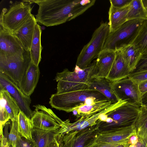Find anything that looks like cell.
<instances>
[{"mask_svg":"<svg viewBox=\"0 0 147 147\" xmlns=\"http://www.w3.org/2000/svg\"><path fill=\"white\" fill-rule=\"evenodd\" d=\"M37 23L32 14L20 28L13 34L20 41L25 51L30 52L35 26Z\"/></svg>","mask_w":147,"mask_h":147,"instance_id":"17","label":"cell"},{"mask_svg":"<svg viewBox=\"0 0 147 147\" xmlns=\"http://www.w3.org/2000/svg\"></svg>","mask_w":147,"mask_h":147,"instance_id":"45","label":"cell"},{"mask_svg":"<svg viewBox=\"0 0 147 147\" xmlns=\"http://www.w3.org/2000/svg\"><path fill=\"white\" fill-rule=\"evenodd\" d=\"M11 121V124L8 138V142L10 146H11L12 147H16L19 136L17 119Z\"/></svg>","mask_w":147,"mask_h":147,"instance_id":"31","label":"cell"},{"mask_svg":"<svg viewBox=\"0 0 147 147\" xmlns=\"http://www.w3.org/2000/svg\"><path fill=\"white\" fill-rule=\"evenodd\" d=\"M132 0H110L111 5L117 8H121L129 5Z\"/></svg>","mask_w":147,"mask_h":147,"instance_id":"34","label":"cell"},{"mask_svg":"<svg viewBox=\"0 0 147 147\" xmlns=\"http://www.w3.org/2000/svg\"><path fill=\"white\" fill-rule=\"evenodd\" d=\"M113 104L109 100L98 101L91 105H83L76 108L72 112L73 114L78 119L83 116L96 113L108 107Z\"/></svg>","mask_w":147,"mask_h":147,"instance_id":"25","label":"cell"},{"mask_svg":"<svg viewBox=\"0 0 147 147\" xmlns=\"http://www.w3.org/2000/svg\"><path fill=\"white\" fill-rule=\"evenodd\" d=\"M105 100H109L99 91L87 89L53 94L49 103L52 108L69 113L79 107Z\"/></svg>","mask_w":147,"mask_h":147,"instance_id":"3","label":"cell"},{"mask_svg":"<svg viewBox=\"0 0 147 147\" xmlns=\"http://www.w3.org/2000/svg\"><path fill=\"white\" fill-rule=\"evenodd\" d=\"M138 85L139 89L142 96L147 92V80L138 83Z\"/></svg>","mask_w":147,"mask_h":147,"instance_id":"37","label":"cell"},{"mask_svg":"<svg viewBox=\"0 0 147 147\" xmlns=\"http://www.w3.org/2000/svg\"></svg>","mask_w":147,"mask_h":147,"instance_id":"46","label":"cell"},{"mask_svg":"<svg viewBox=\"0 0 147 147\" xmlns=\"http://www.w3.org/2000/svg\"><path fill=\"white\" fill-rule=\"evenodd\" d=\"M111 86L119 100L140 107L141 105V95L138 84L127 77L111 82Z\"/></svg>","mask_w":147,"mask_h":147,"instance_id":"9","label":"cell"},{"mask_svg":"<svg viewBox=\"0 0 147 147\" xmlns=\"http://www.w3.org/2000/svg\"><path fill=\"white\" fill-rule=\"evenodd\" d=\"M144 6L147 10V0H142Z\"/></svg>","mask_w":147,"mask_h":147,"instance_id":"42","label":"cell"},{"mask_svg":"<svg viewBox=\"0 0 147 147\" xmlns=\"http://www.w3.org/2000/svg\"><path fill=\"white\" fill-rule=\"evenodd\" d=\"M131 45L141 53L147 51V20L144 21Z\"/></svg>","mask_w":147,"mask_h":147,"instance_id":"30","label":"cell"},{"mask_svg":"<svg viewBox=\"0 0 147 147\" xmlns=\"http://www.w3.org/2000/svg\"><path fill=\"white\" fill-rule=\"evenodd\" d=\"M31 3L16 1L10 6L8 10L3 9L0 17V23L12 33L18 30L32 15Z\"/></svg>","mask_w":147,"mask_h":147,"instance_id":"7","label":"cell"},{"mask_svg":"<svg viewBox=\"0 0 147 147\" xmlns=\"http://www.w3.org/2000/svg\"><path fill=\"white\" fill-rule=\"evenodd\" d=\"M141 105L147 107V92L141 96Z\"/></svg>","mask_w":147,"mask_h":147,"instance_id":"40","label":"cell"},{"mask_svg":"<svg viewBox=\"0 0 147 147\" xmlns=\"http://www.w3.org/2000/svg\"><path fill=\"white\" fill-rule=\"evenodd\" d=\"M131 73L134 68L141 53L132 45L124 47L119 50Z\"/></svg>","mask_w":147,"mask_h":147,"instance_id":"28","label":"cell"},{"mask_svg":"<svg viewBox=\"0 0 147 147\" xmlns=\"http://www.w3.org/2000/svg\"><path fill=\"white\" fill-rule=\"evenodd\" d=\"M31 61L30 52L26 51L18 56L0 57V72L18 86Z\"/></svg>","mask_w":147,"mask_h":147,"instance_id":"8","label":"cell"},{"mask_svg":"<svg viewBox=\"0 0 147 147\" xmlns=\"http://www.w3.org/2000/svg\"><path fill=\"white\" fill-rule=\"evenodd\" d=\"M97 72L96 60L88 67L81 69L76 65L73 71L65 68L57 73L55 80L57 82V94L88 89Z\"/></svg>","mask_w":147,"mask_h":147,"instance_id":"2","label":"cell"},{"mask_svg":"<svg viewBox=\"0 0 147 147\" xmlns=\"http://www.w3.org/2000/svg\"><path fill=\"white\" fill-rule=\"evenodd\" d=\"M25 51L16 37L0 23V57L18 56L23 54Z\"/></svg>","mask_w":147,"mask_h":147,"instance_id":"15","label":"cell"},{"mask_svg":"<svg viewBox=\"0 0 147 147\" xmlns=\"http://www.w3.org/2000/svg\"><path fill=\"white\" fill-rule=\"evenodd\" d=\"M115 57V51L103 49L96 60L97 72L93 78H106L112 67Z\"/></svg>","mask_w":147,"mask_h":147,"instance_id":"18","label":"cell"},{"mask_svg":"<svg viewBox=\"0 0 147 147\" xmlns=\"http://www.w3.org/2000/svg\"><path fill=\"white\" fill-rule=\"evenodd\" d=\"M40 74L39 67L34 65L31 61L19 88L24 94L30 96L37 86Z\"/></svg>","mask_w":147,"mask_h":147,"instance_id":"19","label":"cell"},{"mask_svg":"<svg viewBox=\"0 0 147 147\" xmlns=\"http://www.w3.org/2000/svg\"><path fill=\"white\" fill-rule=\"evenodd\" d=\"M134 126L137 135L147 146V107H140Z\"/></svg>","mask_w":147,"mask_h":147,"instance_id":"26","label":"cell"},{"mask_svg":"<svg viewBox=\"0 0 147 147\" xmlns=\"http://www.w3.org/2000/svg\"><path fill=\"white\" fill-rule=\"evenodd\" d=\"M137 147H147L144 142L139 138V140L138 143L136 144Z\"/></svg>","mask_w":147,"mask_h":147,"instance_id":"41","label":"cell"},{"mask_svg":"<svg viewBox=\"0 0 147 147\" xmlns=\"http://www.w3.org/2000/svg\"><path fill=\"white\" fill-rule=\"evenodd\" d=\"M110 33L108 23H101L95 30L90 40L81 51L77 57L76 65L81 69L85 68L90 65L103 49L106 40Z\"/></svg>","mask_w":147,"mask_h":147,"instance_id":"5","label":"cell"},{"mask_svg":"<svg viewBox=\"0 0 147 147\" xmlns=\"http://www.w3.org/2000/svg\"><path fill=\"white\" fill-rule=\"evenodd\" d=\"M0 88L7 90L16 100L20 110L31 119L33 111L30 107V96L24 94L18 86L7 76L0 72Z\"/></svg>","mask_w":147,"mask_h":147,"instance_id":"13","label":"cell"},{"mask_svg":"<svg viewBox=\"0 0 147 147\" xmlns=\"http://www.w3.org/2000/svg\"><path fill=\"white\" fill-rule=\"evenodd\" d=\"M128 77L135 83L138 84L147 80V70L131 74Z\"/></svg>","mask_w":147,"mask_h":147,"instance_id":"33","label":"cell"},{"mask_svg":"<svg viewBox=\"0 0 147 147\" xmlns=\"http://www.w3.org/2000/svg\"><path fill=\"white\" fill-rule=\"evenodd\" d=\"M140 108L126 102L107 113L101 114L97 121L99 131L134 125Z\"/></svg>","mask_w":147,"mask_h":147,"instance_id":"4","label":"cell"},{"mask_svg":"<svg viewBox=\"0 0 147 147\" xmlns=\"http://www.w3.org/2000/svg\"><path fill=\"white\" fill-rule=\"evenodd\" d=\"M129 145L128 144H124L120 145L115 147H127Z\"/></svg>","mask_w":147,"mask_h":147,"instance_id":"43","label":"cell"},{"mask_svg":"<svg viewBox=\"0 0 147 147\" xmlns=\"http://www.w3.org/2000/svg\"><path fill=\"white\" fill-rule=\"evenodd\" d=\"M0 147H10L8 140V138L3 134L0 136Z\"/></svg>","mask_w":147,"mask_h":147,"instance_id":"39","label":"cell"},{"mask_svg":"<svg viewBox=\"0 0 147 147\" xmlns=\"http://www.w3.org/2000/svg\"><path fill=\"white\" fill-rule=\"evenodd\" d=\"M123 104L119 101L102 111L92 115L81 117L76 121L70 123L69 119L63 121L60 128L57 130V134L63 136L70 131L80 130L96 125L100 116L102 114L108 113Z\"/></svg>","mask_w":147,"mask_h":147,"instance_id":"12","label":"cell"},{"mask_svg":"<svg viewBox=\"0 0 147 147\" xmlns=\"http://www.w3.org/2000/svg\"><path fill=\"white\" fill-rule=\"evenodd\" d=\"M139 137L137 134H134L131 136L129 138L127 143L129 145L131 144H135L138 142Z\"/></svg>","mask_w":147,"mask_h":147,"instance_id":"38","label":"cell"},{"mask_svg":"<svg viewBox=\"0 0 147 147\" xmlns=\"http://www.w3.org/2000/svg\"><path fill=\"white\" fill-rule=\"evenodd\" d=\"M20 110L18 103L9 93L0 88V135L3 134V128L6 123L10 120L17 119Z\"/></svg>","mask_w":147,"mask_h":147,"instance_id":"14","label":"cell"},{"mask_svg":"<svg viewBox=\"0 0 147 147\" xmlns=\"http://www.w3.org/2000/svg\"><path fill=\"white\" fill-rule=\"evenodd\" d=\"M38 5L35 18L47 27L57 26L72 20L92 6L89 0H23Z\"/></svg>","mask_w":147,"mask_h":147,"instance_id":"1","label":"cell"},{"mask_svg":"<svg viewBox=\"0 0 147 147\" xmlns=\"http://www.w3.org/2000/svg\"><path fill=\"white\" fill-rule=\"evenodd\" d=\"M147 70V51L141 53V55L131 74Z\"/></svg>","mask_w":147,"mask_h":147,"instance_id":"32","label":"cell"},{"mask_svg":"<svg viewBox=\"0 0 147 147\" xmlns=\"http://www.w3.org/2000/svg\"><path fill=\"white\" fill-rule=\"evenodd\" d=\"M17 121L20 135L28 140H31L33 127L30 119L20 110L18 116Z\"/></svg>","mask_w":147,"mask_h":147,"instance_id":"29","label":"cell"},{"mask_svg":"<svg viewBox=\"0 0 147 147\" xmlns=\"http://www.w3.org/2000/svg\"><path fill=\"white\" fill-rule=\"evenodd\" d=\"M17 145L18 147H34L30 140L22 137L20 134Z\"/></svg>","mask_w":147,"mask_h":147,"instance_id":"35","label":"cell"},{"mask_svg":"<svg viewBox=\"0 0 147 147\" xmlns=\"http://www.w3.org/2000/svg\"><path fill=\"white\" fill-rule=\"evenodd\" d=\"M31 121L33 127L44 130L59 129L63 123L51 109L38 105L34 106Z\"/></svg>","mask_w":147,"mask_h":147,"instance_id":"10","label":"cell"},{"mask_svg":"<svg viewBox=\"0 0 147 147\" xmlns=\"http://www.w3.org/2000/svg\"><path fill=\"white\" fill-rule=\"evenodd\" d=\"M144 21L140 20L127 21L117 29L109 34L103 49L117 51L131 45L136 36Z\"/></svg>","mask_w":147,"mask_h":147,"instance_id":"6","label":"cell"},{"mask_svg":"<svg viewBox=\"0 0 147 147\" xmlns=\"http://www.w3.org/2000/svg\"><path fill=\"white\" fill-rule=\"evenodd\" d=\"M42 31L41 26L37 22L35 25L30 52L32 62L37 66L41 59L43 48L41 41Z\"/></svg>","mask_w":147,"mask_h":147,"instance_id":"24","label":"cell"},{"mask_svg":"<svg viewBox=\"0 0 147 147\" xmlns=\"http://www.w3.org/2000/svg\"><path fill=\"white\" fill-rule=\"evenodd\" d=\"M62 136L57 134L49 147H61L62 145Z\"/></svg>","mask_w":147,"mask_h":147,"instance_id":"36","label":"cell"},{"mask_svg":"<svg viewBox=\"0 0 147 147\" xmlns=\"http://www.w3.org/2000/svg\"><path fill=\"white\" fill-rule=\"evenodd\" d=\"M99 131L97 123L84 129L71 131L62 136V147H88Z\"/></svg>","mask_w":147,"mask_h":147,"instance_id":"11","label":"cell"},{"mask_svg":"<svg viewBox=\"0 0 147 147\" xmlns=\"http://www.w3.org/2000/svg\"><path fill=\"white\" fill-rule=\"evenodd\" d=\"M18 147V146L17 145V147Z\"/></svg>","mask_w":147,"mask_h":147,"instance_id":"44","label":"cell"},{"mask_svg":"<svg viewBox=\"0 0 147 147\" xmlns=\"http://www.w3.org/2000/svg\"><path fill=\"white\" fill-rule=\"evenodd\" d=\"M129 5L121 8L115 7L110 5L108 12V23L110 33L117 29L127 21V15Z\"/></svg>","mask_w":147,"mask_h":147,"instance_id":"21","label":"cell"},{"mask_svg":"<svg viewBox=\"0 0 147 147\" xmlns=\"http://www.w3.org/2000/svg\"><path fill=\"white\" fill-rule=\"evenodd\" d=\"M136 134L134 125L99 131L94 140L95 143H109L128 141L130 137Z\"/></svg>","mask_w":147,"mask_h":147,"instance_id":"16","label":"cell"},{"mask_svg":"<svg viewBox=\"0 0 147 147\" xmlns=\"http://www.w3.org/2000/svg\"><path fill=\"white\" fill-rule=\"evenodd\" d=\"M147 20V10L144 7L142 0H132L129 6L127 20Z\"/></svg>","mask_w":147,"mask_h":147,"instance_id":"27","label":"cell"},{"mask_svg":"<svg viewBox=\"0 0 147 147\" xmlns=\"http://www.w3.org/2000/svg\"><path fill=\"white\" fill-rule=\"evenodd\" d=\"M57 130L48 131L33 127L30 140L34 147H49L57 134Z\"/></svg>","mask_w":147,"mask_h":147,"instance_id":"23","label":"cell"},{"mask_svg":"<svg viewBox=\"0 0 147 147\" xmlns=\"http://www.w3.org/2000/svg\"><path fill=\"white\" fill-rule=\"evenodd\" d=\"M111 81L106 78H93L90 84L88 89L97 90L104 95L112 103L118 100L111 86Z\"/></svg>","mask_w":147,"mask_h":147,"instance_id":"22","label":"cell"},{"mask_svg":"<svg viewBox=\"0 0 147 147\" xmlns=\"http://www.w3.org/2000/svg\"><path fill=\"white\" fill-rule=\"evenodd\" d=\"M131 72L120 51H116L115 61L106 78L111 82L116 81L128 77Z\"/></svg>","mask_w":147,"mask_h":147,"instance_id":"20","label":"cell"}]
</instances>
